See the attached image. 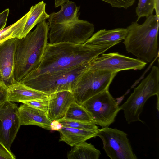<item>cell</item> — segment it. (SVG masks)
Wrapping results in <instances>:
<instances>
[{
    "label": "cell",
    "instance_id": "83f0119b",
    "mask_svg": "<svg viewBox=\"0 0 159 159\" xmlns=\"http://www.w3.org/2000/svg\"><path fill=\"white\" fill-rule=\"evenodd\" d=\"M8 86L2 81H0V104L8 100Z\"/></svg>",
    "mask_w": 159,
    "mask_h": 159
},
{
    "label": "cell",
    "instance_id": "52a82bcc",
    "mask_svg": "<svg viewBox=\"0 0 159 159\" xmlns=\"http://www.w3.org/2000/svg\"><path fill=\"white\" fill-rule=\"evenodd\" d=\"M49 26L48 39L51 44L65 42L83 44L94 31L93 24L79 18L67 23L49 24Z\"/></svg>",
    "mask_w": 159,
    "mask_h": 159
},
{
    "label": "cell",
    "instance_id": "d6986e66",
    "mask_svg": "<svg viewBox=\"0 0 159 159\" xmlns=\"http://www.w3.org/2000/svg\"><path fill=\"white\" fill-rule=\"evenodd\" d=\"M46 5L42 1L32 6L28 12L27 18L20 39L25 37L36 25L49 18V15L45 11Z\"/></svg>",
    "mask_w": 159,
    "mask_h": 159
},
{
    "label": "cell",
    "instance_id": "ffe728a7",
    "mask_svg": "<svg viewBox=\"0 0 159 159\" xmlns=\"http://www.w3.org/2000/svg\"><path fill=\"white\" fill-rule=\"evenodd\" d=\"M73 147L67 154L68 159H98L101 154L93 145L86 141Z\"/></svg>",
    "mask_w": 159,
    "mask_h": 159
},
{
    "label": "cell",
    "instance_id": "5b68a950",
    "mask_svg": "<svg viewBox=\"0 0 159 159\" xmlns=\"http://www.w3.org/2000/svg\"><path fill=\"white\" fill-rule=\"evenodd\" d=\"M89 68L88 63L64 70L44 74L20 82L48 95L64 91L72 92L76 80Z\"/></svg>",
    "mask_w": 159,
    "mask_h": 159
},
{
    "label": "cell",
    "instance_id": "1f68e13d",
    "mask_svg": "<svg viewBox=\"0 0 159 159\" xmlns=\"http://www.w3.org/2000/svg\"><path fill=\"white\" fill-rule=\"evenodd\" d=\"M155 10L156 15L158 16H159V0H155Z\"/></svg>",
    "mask_w": 159,
    "mask_h": 159
},
{
    "label": "cell",
    "instance_id": "7c38bea8",
    "mask_svg": "<svg viewBox=\"0 0 159 159\" xmlns=\"http://www.w3.org/2000/svg\"><path fill=\"white\" fill-rule=\"evenodd\" d=\"M18 39L11 38L0 44V81L7 86L15 80V55Z\"/></svg>",
    "mask_w": 159,
    "mask_h": 159
},
{
    "label": "cell",
    "instance_id": "277c9868",
    "mask_svg": "<svg viewBox=\"0 0 159 159\" xmlns=\"http://www.w3.org/2000/svg\"><path fill=\"white\" fill-rule=\"evenodd\" d=\"M159 69L154 66L145 78L136 87L127 100L120 106V110L124 111V117L127 123L139 121H143L139 118L144 104L147 100L152 96L156 95L157 105L159 104Z\"/></svg>",
    "mask_w": 159,
    "mask_h": 159
},
{
    "label": "cell",
    "instance_id": "30bf717a",
    "mask_svg": "<svg viewBox=\"0 0 159 159\" xmlns=\"http://www.w3.org/2000/svg\"><path fill=\"white\" fill-rule=\"evenodd\" d=\"M99 56L89 62V69L118 72L132 69L141 70L147 64L146 62L140 59L131 58L118 52L103 53Z\"/></svg>",
    "mask_w": 159,
    "mask_h": 159
},
{
    "label": "cell",
    "instance_id": "603a6c76",
    "mask_svg": "<svg viewBox=\"0 0 159 159\" xmlns=\"http://www.w3.org/2000/svg\"><path fill=\"white\" fill-rule=\"evenodd\" d=\"M155 6V0H138L135 12L138 21L141 18H146L153 14Z\"/></svg>",
    "mask_w": 159,
    "mask_h": 159
},
{
    "label": "cell",
    "instance_id": "4dcf8cb0",
    "mask_svg": "<svg viewBox=\"0 0 159 159\" xmlns=\"http://www.w3.org/2000/svg\"><path fill=\"white\" fill-rule=\"evenodd\" d=\"M69 0H55V7H57L58 6H61L64 3L69 1Z\"/></svg>",
    "mask_w": 159,
    "mask_h": 159
},
{
    "label": "cell",
    "instance_id": "e0dca14e",
    "mask_svg": "<svg viewBox=\"0 0 159 159\" xmlns=\"http://www.w3.org/2000/svg\"><path fill=\"white\" fill-rule=\"evenodd\" d=\"M98 131L63 127L58 131L60 135L59 141H63L70 146L73 147L90 139L95 137Z\"/></svg>",
    "mask_w": 159,
    "mask_h": 159
},
{
    "label": "cell",
    "instance_id": "cb8c5ba5",
    "mask_svg": "<svg viewBox=\"0 0 159 159\" xmlns=\"http://www.w3.org/2000/svg\"><path fill=\"white\" fill-rule=\"evenodd\" d=\"M58 120L62 124L63 127L87 130H98L99 129L97 125L94 124L69 120L64 118Z\"/></svg>",
    "mask_w": 159,
    "mask_h": 159
},
{
    "label": "cell",
    "instance_id": "f1b7e54d",
    "mask_svg": "<svg viewBox=\"0 0 159 159\" xmlns=\"http://www.w3.org/2000/svg\"><path fill=\"white\" fill-rule=\"evenodd\" d=\"M9 12L7 8L0 13V31L5 28Z\"/></svg>",
    "mask_w": 159,
    "mask_h": 159
},
{
    "label": "cell",
    "instance_id": "4fadbf2b",
    "mask_svg": "<svg viewBox=\"0 0 159 159\" xmlns=\"http://www.w3.org/2000/svg\"><path fill=\"white\" fill-rule=\"evenodd\" d=\"M47 115L51 121L63 118L71 104L75 102L71 91H64L49 95Z\"/></svg>",
    "mask_w": 159,
    "mask_h": 159
},
{
    "label": "cell",
    "instance_id": "d4e9b609",
    "mask_svg": "<svg viewBox=\"0 0 159 159\" xmlns=\"http://www.w3.org/2000/svg\"><path fill=\"white\" fill-rule=\"evenodd\" d=\"M48 97L34 100L23 101L21 102L41 110L47 114L48 106Z\"/></svg>",
    "mask_w": 159,
    "mask_h": 159
},
{
    "label": "cell",
    "instance_id": "7402d4cb",
    "mask_svg": "<svg viewBox=\"0 0 159 159\" xmlns=\"http://www.w3.org/2000/svg\"><path fill=\"white\" fill-rule=\"evenodd\" d=\"M63 118L69 120L94 124L85 109L75 102L71 104Z\"/></svg>",
    "mask_w": 159,
    "mask_h": 159
},
{
    "label": "cell",
    "instance_id": "9c48e42d",
    "mask_svg": "<svg viewBox=\"0 0 159 159\" xmlns=\"http://www.w3.org/2000/svg\"><path fill=\"white\" fill-rule=\"evenodd\" d=\"M127 134L116 128L108 127L99 129L97 136L102 141L107 155L111 159H136Z\"/></svg>",
    "mask_w": 159,
    "mask_h": 159
},
{
    "label": "cell",
    "instance_id": "9a60e30c",
    "mask_svg": "<svg viewBox=\"0 0 159 159\" xmlns=\"http://www.w3.org/2000/svg\"><path fill=\"white\" fill-rule=\"evenodd\" d=\"M127 34L126 28L101 29L93 34L84 44L93 46L110 44L116 45L125 39Z\"/></svg>",
    "mask_w": 159,
    "mask_h": 159
},
{
    "label": "cell",
    "instance_id": "6da1fadb",
    "mask_svg": "<svg viewBox=\"0 0 159 159\" xmlns=\"http://www.w3.org/2000/svg\"><path fill=\"white\" fill-rule=\"evenodd\" d=\"M114 45L93 46L65 42L48 43L38 68L20 81L89 63Z\"/></svg>",
    "mask_w": 159,
    "mask_h": 159
},
{
    "label": "cell",
    "instance_id": "f546056e",
    "mask_svg": "<svg viewBox=\"0 0 159 159\" xmlns=\"http://www.w3.org/2000/svg\"><path fill=\"white\" fill-rule=\"evenodd\" d=\"M63 127L62 124L58 120H54L51 122L50 125V130L59 131Z\"/></svg>",
    "mask_w": 159,
    "mask_h": 159
},
{
    "label": "cell",
    "instance_id": "44dd1931",
    "mask_svg": "<svg viewBox=\"0 0 159 159\" xmlns=\"http://www.w3.org/2000/svg\"><path fill=\"white\" fill-rule=\"evenodd\" d=\"M28 15L27 12L16 22L0 31V44L11 38L20 39Z\"/></svg>",
    "mask_w": 159,
    "mask_h": 159
},
{
    "label": "cell",
    "instance_id": "ba28073f",
    "mask_svg": "<svg viewBox=\"0 0 159 159\" xmlns=\"http://www.w3.org/2000/svg\"><path fill=\"white\" fill-rule=\"evenodd\" d=\"M81 105L89 113L94 123L102 128L108 127L114 122L120 111L118 102L109 90L94 95Z\"/></svg>",
    "mask_w": 159,
    "mask_h": 159
},
{
    "label": "cell",
    "instance_id": "8fae6325",
    "mask_svg": "<svg viewBox=\"0 0 159 159\" xmlns=\"http://www.w3.org/2000/svg\"><path fill=\"white\" fill-rule=\"evenodd\" d=\"M18 107L16 104L8 100L0 104V141L10 151L21 126Z\"/></svg>",
    "mask_w": 159,
    "mask_h": 159
},
{
    "label": "cell",
    "instance_id": "8992f818",
    "mask_svg": "<svg viewBox=\"0 0 159 159\" xmlns=\"http://www.w3.org/2000/svg\"><path fill=\"white\" fill-rule=\"evenodd\" d=\"M118 72L89 68L75 81L72 92L75 102L82 105L94 95L109 90L113 80Z\"/></svg>",
    "mask_w": 159,
    "mask_h": 159
},
{
    "label": "cell",
    "instance_id": "7a4b0ae2",
    "mask_svg": "<svg viewBox=\"0 0 159 159\" xmlns=\"http://www.w3.org/2000/svg\"><path fill=\"white\" fill-rule=\"evenodd\" d=\"M49 30L44 20L24 38L18 39L15 55V80L20 81L39 66L48 43Z\"/></svg>",
    "mask_w": 159,
    "mask_h": 159
},
{
    "label": "cell",
    "instance_id": "2e32d148",
    "mask_svg": "<svg viewBox=\"0 0 159 159\" xmlns=\"http://www.w3.org/2000/svg\"><path fill=\"white\" fill-rule=\"evenodd\" d=\"M8 100L11 102H20L48 97L49 95L34 89L15 80L8 86Z\"/></svg>",
    "mask_w": 159,
    "mask_h": 159
},
{
    "label": "cell",
    "instance_id": "3957f363",
    "mask_svg": "<svg viewBox=\"0 0 159 159\" xmlns=\"http://www.w3.org/2000/svg\"><path fill=\"white\" fill-rule=\"evenodd\" d=\"M159 16L153 14L142 24L132 22L126 28L123 43L127 52L145 62H151L158 54Z\"/></svg>",
    "mask_w": 159,
    "mask_h": 159
},
{
    "label": "cell",
    "instance_id": "5bb4252c",
    "mask_svg": "<svg viewBox=\"0 0 159 159\" xmlns=\"http://www.w3.org/2000/svg\"><path fill=\"white\" fill-rule=\"evenodd\" d=\"M18 113L21 125H33L50 130L52 121L44 111L23 103L18 107Z\"/></svg>",
    "mask_w": 159,
    "mask_h": 159
},
{
    "label": "cell",
    "instance_id": "ac0fdd59",
    "mask_svg": "<svg viewBox=\"0 0 159 159\" xmlns=\"http://www.w3.org/2000/svg\"><path fill=\"white\" fill-rule=\"evenodd\" d=\"M61 6L59 11L49 15L48 18L49 24L67 23L79 18L80 7L77 6L75 2L69 1Z\"/></svg>",
    "mask_w": 159,
    "mask_h": 159
},
{
    "label": "cell",
    "instance_id": "4316f807",
    "mask_svg": "<svg viewBox=\"0 0 159 159\" xmlns=\"http://www.w3.org/2000/svg\"><path fill=\"white\" fill-rule=\"evenodd\" d=\"M15 156L0 141V159H15Z\"/></svg>",
    "mask_w": 159,
    "mask_h": 159
},
{
    "label": "cell",
    "instance_id": "484cf974",
    "mask_svg": "<svg viewBox=\"0 0 159 159\" xmlns=\"http://www.w3.org/2000/svg\"><path fill=\"white\" fill-rule=\"evenodd\" d=\"M110 4L111 7L127 9L132 6L135 0H100Z\"/></svg>",
    "mask_w": 159,
    "mask_h": 159
}]
</instances>
